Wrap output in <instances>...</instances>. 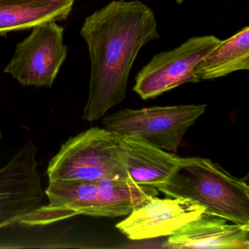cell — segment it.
<instances>
[{
  "mask_svg": "<svg viewBox=\"0 0 249 249\" xmlns=\"http://www.w3.org/2000/svg\"><path fill=\"white\" fill-rule=\"evenodd\" d=\"M51 181H93L103 178L132 180L125 167L118 134L91 128L71 138L52 159Z\"/></svg>",
  "mask_w": 249,
  "mask_h": 249,
  "instance_id": "277c9868",
  "label": "cell"
},
{
  "mask_svg": "<svg viewBox=\"0 0 249 249\" xmlns=\"http://www.w3.org/2000/svg\"><path fill=\"white\" fill-rule=\"evenodd\" d=\"M118 136L128 176L137 184L157 187L181 161V157L174 153L157 148L138 137Z\"/></svg>",
  "mask_w": 249,
  "mask_h": 249,
  "instance_id": "8fae6325",
  "label": "cell"
},
{
  "mask_svg": "<svg viewBox=\"0 0 249 249\" xmlns=\"http://www.w3.org/2000/svg\"><path fill=\"white\" fill-rule=\"evenodd\" d=\"M204 212L190 199L152 196L138 204L116 227L132 240L168 237Z\"/></svg>",
  "mask_w": 249,
  "mask_h": 249,
  "instance_id": "9c48e42d",
  "label": "cell"
},
{
  "mask_svg": "<svg viewBox=\"0 0 249 249\" xmlns=\"http://www.w3.org/2000/svg\"><path fill=\"white\" fill-rule=\"evenodd\" d=\"M249 225L202 213L168 236L169 249H249Z\"/></svg>",
  "mask_w": 249,
  "mask_h": 249,
  "instance_id": "30bf717a",
  "label": "cell"
},
{
  "mask_svg": "<svg viewBox=\"0 0 249 249\" xmlns=\"http://www.w3.org/2000/svg\"><path fill=\"white\" fill-rule=\"evenodd\" d=\"M64 30L56 21L33 27L31 34L17 44L4 72L24 85L52 87L68 55Z\"/></svg>",
  "mask_w": 249,
  "mask_h": 249,
  "instance_id": "52a82bcc",
  "label": "cell"
},
{
  "mask_svg": "<svg viewBox=\"0 0 249 249\" xmlns=\"http://www.w3.org/2000/svg\"><path fill=\"white\" fill-rule=\"evenodd\" d=\"M156 189L167 197L190 199L207 213L249 225V185L208 159L182 158Z\"/></svg>",
  "mask_w": 249,
  "mask_h": 249,
  "instance_id": "3957f363",
  "label": "cell"
},
{
  "mask_svg": "<svg viewBox=\"0 0 249 249\" xmlns=\"http://www.w3.org/2000/svg\"><path fill=\"white\" fill-rule=\"evenodd\" d=\"M37 151L34 142L29 140L0 169V228L19 222L43 205L46 192L37 171Z\"/></svg>",
  "mask_w": 249,
  "mask_h": 249,
  "instance_id": "ba28073f",
  "label": "cell"
},
{
  "mask_svg": "<svg viewBox=\"0 0 249 249\" xmlns=\"http://www.w3.org/2000/svg\"><path fill=\"white\" fill-rule=\"evenodd\" d=\"M220 42L213 36L194 37L173 50L157 53L136 75L134 91L148 100L182 84L199 82L195 68Z\"/></svg>",
  "mask_w": 249,
  "mask_h": 249,
  "instance_id": "8992f818",
  "label": "cell"
},
{
  "mask_svg": "<svg viewBox=\"0 0 249 249\" xmlns=\"http://www.w3.org/2000/svg\"><path fill=\"white\" fill-rule=\"evenodd\" d=\"M185 1H187V0H176V2L178 4L182 3V2H185Z\"/></svg>",
  "mask_w": 249,
  "mask_h": 249,
  "instance_id": "5bb4252c",
  "label": "cell"
},
{
  "mask_svg": "<svg viewBox=\"0 0 249 249\" xmlns=\"http://www.w3.org/2000/svg\"><path fill=\"white\" fill-rule=\"evenodd\" d=\"M74 0H0V36L67 19Z\"/></svg>",
  "mask_w": 249,
  "mask_h": 249,
  "instance_id": "7c38bea8",
  "label": "cell"
},
{
  "mask_svg": "<svg viewBox=\"0 0 249 249\" xmlns=\"http://www.w3.org/2000/svg\"><path fill=\"white\" fill-rule=\"evenodd\" d=\"M249 69V27H246L219 44L195 68L199 81L214 80Z\"/></svg>",
  "mask_w": 249,
  "mask_h": 249,
  "instance_id": "4fadbf2b",
  "label": "cell"
},
{
  "mask_svg": "<svg viewBox=\"0 0 249 249\" xmlns=\"http://www.w3.org/2000/svg\"><path fill=\"white\" fill-rule=\"evenodd\" d=\"M81 36L91 61L83 119L93 122L124 100L140 51L160 35L155 14L148 5L140 0H116L86 18Z\"/></svg>",
  "mask_w": 249,
  "mask_h": 249,
  "instance_id": "6da1fadb",
  "label": "cell"
},
{
  "mask_svg": "<svg viewBox=\"0 0 249 249\" xmlns=\"http://www.w3.org/2000/svg\"><path fill=\"white\" fill-rule=\"evenodd\" d=\"M45 192L49 203L23 217L19 223L45 226L78 215L107 218L124 216L144 199L159 194L154 186L113 178L93 181H51Z\"/></svg>",
  "mask_w": 249,
  "mask_h": 249,
  "instance_id": "7a4b0ae2",
  "label": "cell"
},
{
  "mask_svg": "<svg viewBox=\"0 0 249 249\" xmlns=\"http://www.w3.org/2000/svg\"><path fill=\"white\" fill-rule=\"evenodd\" d=\"M0 138H1V133H0Z\"/></svg>",
  "mask_w": 249,
  "mask_h": 249,
  "instance_id": "9a60e30c",
  "label": "cell"
},
{
  "mask_svg": "<svg viewBox=\"0 0 249 249\" xmlns=\"http://www.w3.org/2000/svg\"><path fill=\"white\" fill-rule=\"evenodd\" d=\"M207 105L155 106L123 109L103 119L105 129L136 136L160 149L177 152L188 129L206 110Z\"/></svg>",
  "mask_w": 249,
  "mask_h": 249,
  "instance_id": "5b68a950",
  "label": "cell"
}]
</instances>
